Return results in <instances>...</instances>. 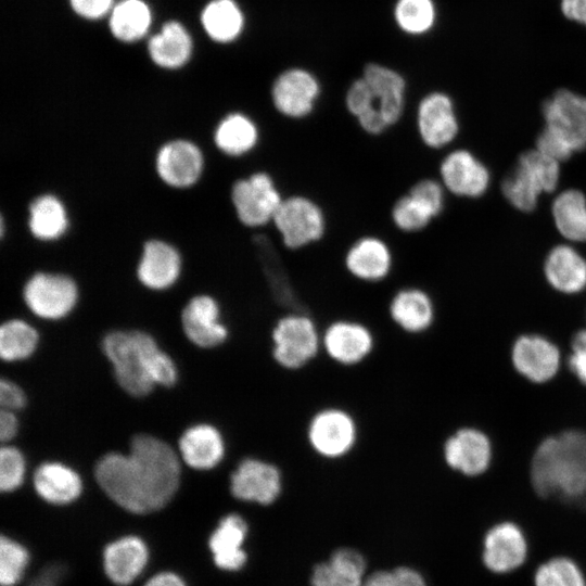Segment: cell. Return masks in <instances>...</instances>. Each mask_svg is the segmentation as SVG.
<instances>
[{"instance_id":"obj_2","label":"cell","mask_w":586,"mask_h":586,"mask_svg":"<svg viewBox=\"0 0 586 586\" xmlns=\"http://www.w3.org/2000/svg\"><path fill=\"white\" fill-rule=\"evenodd\" d=\"M530 482L543 500L586 505V430L569 426L544 436L531 457Z\"/></svg>"},{"instance_id":"obj_48","label":"cell","mask_w":586,"mask_h":586,"mask_svg":"<svg viewBox=\"0 0 586 586\" xmlns=\"http://www.w3.org/2000/svg\"><path fill=\"white\" fill-rule=\"evenodd\" d=\"M26 395L14 382L2 379L0 381V405L5 410H17L25 406Z\"/></svg>"},{"instance_id":"obj_43","label":"cell","mask_w":586,"mask_h":586,"mask_svg":"<svg viewBox=\"0 0 586 586\" xmlns=\"http://www.w3.org/2000/svg\"><path fill=\"white\" fill-rule=\"evenodd\" d=\"M564 356V371L579 385L586 387V327H579L571 335Z\"/></svg>"},{"instance_id":"obj_47","label":"cell","mask_w":586,"mask_h":586,"mask_svg":"<svg viewBox=\"0 0 586 586\" xmlns=\"http://www.w3.org/2000/svg\"><path fill=\"white\" fill-rule=\"evenodd\" d=\"M72 10L86 20H99L109 15L115 4L114 0H69Z\"/></svg>"},{"instance_id":"obj_9","label":"cell","mask_w":586,"mask_h":586,"mask_svg":"<svg viewBox=\"0 0 586 586\" xmlns=\"http://www.w3.org/2000/svg\"><path fill=\"white\" fill-rule=\"evenodd\" d=\"M495 455L493 437L476 424H460L446 433L440 443L443 466L464 479H479L487 474Z\"/></svg>"},{"instance_id":"obj_21","label":"cell","mask_w":586,"mask_h":586,"mask_svg":"<svg viewBox=\"0 0 586 586\" xmlns=\"http://www.w3.org/2000/svg\"><path fill=\"white\" fill-rule=\"evenodd\" d=\"M416 129L425 148L434 151L449 148L460 132L451 98L440 91L425 94L417 106Z\"/></svg>"},{"instance_id":"obj_19","label":"cell","mask_w":586,"mask_h":586,"mask_svg":"<svg viewBox=\"0 0 586 586\" xmlns=\"http://www.w3.org/2000/svg\"><path fill=\"white\" fill-rule=\"evenodd\" d=\"M23 298L29 310L47 320L67 316L78 300L76 282L67 275L36 272L26 281Z\"/></svg>"},{"instance_id":"obj_41","label":"cell","mask_w":586,"mask_h":586,"mask_svg":"<svg viewBox=\"0 0 586 586\" xmlns=\"http://www.w3.org/2000/svg\"><path fill=\"white\" fill-rule=\"evenodd\" d=\"M435 5L432 0H397L394 17L402 30L421 35L430 30L435 22Z\"/></svg>"},{"instance_id":"obj_20","label":"cell","mask_w":586,"mask_h":586,"mask_svg":"<svg viewBox=\"0 0 586 586\" xmlns=\"http://www.w3.org/2000/svg\"><path fill=\"white\" fill-rule=\"evenodd\" d=\"M342 264L354 280L365 284H379L392 275L395 255L391 244L382 235L364 233L347 245Z\"/></svg>"},{"instance_id":"obj_8","label":"cell","mask_w":586,"mask_h":586,"mask_svg":"<svg viewBox=\"0 0 586 586\" xmlns=\"http://www.w3.org/2000/svg\"><path fill=\"white\" fill-rule=\"evenodd\" d=\"M280 244L288 251H301L323 240L328 216L320 204L306 193L284 195L271 222Z\"/></svg>"},{"instance_id":"obj_33","label":"cell","mask_w":586,"mask_h":586,"mask_svg":"<svg viewBox=\"0 0 586 586\" xmlns=\"http://www.w3.org/2000/svg\"><path fill=\"white\" fill-rule=\"evenodd\" d=\"M557 232L568 243H586V194L577 188L558 192L550 204Z\"/></svg>"},{"instance_id":"obj_4","label":"cell","mask_w":586,"mask_h":586,"mask_svg":"<svg viewBox=\"0 0 586 586\" xmlns=\"http://www.w3.org/2000/svg\"><path fill=\"white\" fill-rule=\"evenodd\" d=\"M268 340L270 362L283 373H302L322 357V327L309 310L281 311Z\"/></svg>"},{"instance_id":"obj_29","label":"cell","mask_w":586,"mask_h":586,"mask_svg":"<svg viewBox=\"0 0 586 586\" xmlns=\"http://www.w3.org/2000/svg\"><path fill=\"white\" fill-rule=\"evenodd\" d=\"M149 559L145 543L138 536H124L110 543L103 552L106 576L118 586L131 584L143 571Z\"/></svg>"},{"instance_id":"obj_38","label":"cell","mask_w":586,"mask_h":586,"mask_svg":"<svg viewBox=\"0 0 586 586\" xmlns=\"http://www.w3.org/2000/svg\"><path fill=\"white\" fill-rule=\"evenodd\" d=\"M201 24L212 40L229 43L243 31L244 15L234 0H211L202 10Z\"/></svg>"},{"instance_id":"obj_36","label":"cell","mask_w":586,"mask_h":586,"mask_svg":"<svg viewBox=\"0 0 586 586\" xmlns=\"http://www.w3.org/2000/svg\"><path fill=\"white\" fill-rule=\"evenodd\" d=\"M365 560L352 548L333 552L329 562L315 566L313 586H362Z\"/></svg>"},{"instance_id":"obj_12","label":"cell","mask_w":586,"mask_h":586,"mask_svg":"<svg viewBox=\"0 0 586 586\" xmlns=\"http://www.w3.org/2000/svg\"><path fill=\"white\" fill-rule=\"evenodd\" d=\"M483 566L492 574L507 575L521 569L531 551L528 530L519 520L498 518L480 536Z\"/></svg>"},{"instance_id":"obj_17","label":"cell","mask_w":586,"mask_h":586,"mask_svg":"<svg viewBox=\"0 0 586 586\" xmlns=\"http://www.w3.org/2000/svg\"><path fill=\"white\" fill-rule=\"evenodd\" d=\"M543 129L574 154L586 151V97L559 89L542 105Z\"/></svg>"},{"instance_id":"obj_53","label":"cell","mask_w":586,"mask_h":586,"mask_svg":"<svg viewBox=\"0 0 586 586\" xmlns=\"http://www.w3.org/2000/svg\"><path fill=\"white\" fill-rule=\"evenodd\" d=\"M584 326L586 327V305L584 307Z\"/></svg>"},{"instance_id":"obj_6","label":"cell","mask_w":586,"mask_h":586,"mask_svg":"<svg viewBox=\"0 0 586 586\" xmlns=\"http://www.w3.org/2000/svg\"><path fill=\"white\" fill-rule=\"evenodd\" d=\"M102 348L124 391L139 397L153 390L149 364L158 346L150 334L139 330L113 331L104 336Z\"/></svg>"},{"instance_id":"obj_1","label":"cell","mask_w":586,"mask_h":586,"mask_svg":"<svg viewBox=\"0 0 586 586\" xmlns=\"http://www.w3.org/2000/svg\"><path fill=\"white\" fill-rule=\"evenodd\" d=\"M102 491L123 509L145 514L164 508L180 482L179 457L164 441L136 435L128 454L109 453L95 464Z\"/></svg>"},{"instance_id":"obj_31","label":"cell","mask_w":586,"mask_h":586,"mask_svg":"<svg viewBox=\"0 0 586 586\" xmlns=\"http://www.w3.org/2000/svg\"><path fill=\"white\" fill-rule=\"evenodd\" d=\"M213 140L216 148L226 156L243 157L253 153L259 145L260 129L249 115L231 112L218 122Z\"/></svg>"},{"instance_id":"obj_7","label":"cell","mask_w":586,"mask_h":586,"mask_svg":"<svg viewBox=\"0 0 586 586\" xmlns=\"http://www.w3.org/2000/svg\"><path fill=\"white\" fill-rule=\"evenodd\" d=\"M379 349V336L365 320L340 316L322 326V357L343 370L369 364Z\"/></svg>"},{"instance_id":"obj_23","label":"cell","mask_w":586,"mask_h":586,"mask_svg":"<svg viewBox=\"0 0 586 586\" xmlns=\"http://www.w3.org/2000/svg\"><path fill=\"white\" fill-rule=\"evenodd\" d=\"M542 271L548 288L560 296L574 298L586 292V257L572 243L551 246Z\"/></svg>"},{"instance_id":"obj_14","label":"cell","mask_w":586,"mask_h":586,"mask_svg":"<svg viewBox=\"0 0 586 586\" xmlns=\"http://www.w3.org/2000/svg\"><path fill=\"white\" fill-rule=\"evenodd\" d=\"M362 77L372 93L371 113L358 123V127L370 137H380L402 118L406 104V81L394 69L370 63Z\"/></svg>"},{"instance_id":"obj_40","label":"cell","mask_w":586,"mask_h":586,"mask_svg":"<svg viewBox=\"0 0 586 586\" xmlns=\"http://www.w3.org/2000/svg\"><path fill=\"white\" fill-rule=\"evenodd\" d=\"M38 333L34 327L21 319H11L0 328V356L5 361L28 358L37 348Z\"/></svg>"},{"instance_id":"obj_26","label":"cell","mask_w":586,"mask_h":586,"mask_svg":"<svg viewBox=\"0 0 586 586\" xmlns=\"http://www.w3.org/2000/svg\"><path fill=\"white\" fill-rule=\"evenodd\" d=\"M254 245L272 302L282 311L309 310L293 285L271 239L259 233L254 237Z\"/></svg>"},{"instance_id":"obj_28","label":"cell","mask_w":586,"mask_h":586,"mask_svg":"<svg viewBox=\"0 0 586 586\" xmlns=\"http://www.w3.org/2000/svg\"><path fill=\"white\" fill-rule=\"evenodd\" d=\"M182 460L196 470H211L226 457L227 444L222 433L213 424L200 423L187 429L178 442Z\"/></svg>"},{"instance_id":"obj_34","label":"cell","mask_w":586,"mask_h":586,"mask_svg":"<svg viewBox=\"0 0 586 586\" xmlns=\"http://www.w3.org/2000/svg\"><path fill=\"white\" fill-rule=\"evenodd\" d=\"M37 494L52 505H67L81 494L82 482L79 474L61 462L40 464L33 476Z\"/></svg>"},{"instance_id":"obj_22","label":"cell","mask_w":586,"mask_h":586,"mask_svg":"<svg viewBox=\"0 0 586 586\" xmlns=\"http://www.w3.org/2000/svg\"><path fill=\"white\" fill-rule=\"evenodd\" d=\"M320 95L317 78L306 69L291 68L281 73L272 84L270 97L275 110L288 119L309 116Z\"/></svg>"},{"instance_id":"obj_37","label":"cell","mask_w":586,"mask_h":586,"mask_svg":"<svg viewBox=\"0 0 586 586\" xmlns=\"http://www.w3.org/2000/svg\"><path fill=\"white\" fill-rule=\"evenodd\" d=\"M152 23V12L144 0H119L109 14V28L122 42L142 39Z\"/></svg>"},{"instance_id":"obj_18","label":"cell","mask_w":586,"mask_h":586,"mask_svg":"<svg viewBox=\"0 0 586 586\" xmlns=\"http://www.w3.org/2000/svg\"><path fill=\"white\" fill-rule=\"evenodd\" d=\"M437 171L447 193L460 199H480L492 184L488 166L466 148L447 151L438 163Z\"/></svg>"},{"instance_id":"obj_42","label":"cell","mask_w":586,"mask_h":586,"mask_svg":"<svg viewBox=\"0 0 586 586\" xmlns=\"http://www.w3.org/2000/svg\"><path fill=\"white\" fill-rule=\"evenodd\" d=\"M28 552L24 546L10 537L0 539V584L15 586L23 577L28 564Z\"/></svg>"},{"instance_id":"obj_13","label":"cell","mask_w":586,"mask_h":586,"mask_svg":"<svg viewBox=\"0 0 586 586\" xmlns=\"http://www.w3.org/2000/svg\"><path fill=\"white\" fill-rule=\"evenodd\" d=\"M283 198L276 178L265 169L238 178L230 189V202L235 217L250 229L271 225Z\"/></svg>"},{"instance_id":"obj_52","label":"cell","mask_w":586,"mask_h":586,"mask_svg":"<svg viewBox=\"0 0 586 586\" xmlns=\"http://www.w3.org/2000/svg\"><path fill=\"white\" fill-rule=\"evenodd\" d=\"M144 586H186V584L177 574L162 572L151 577Z\"/></svg>"},{"instance_id":"obj_25","label":"cell","mask_w":586,"mask_h":586,"mask_svg":"<svg viewBox=\"0 0 586 586\" xmlns=\"http://www.w3.org/2000/svg\"><path fill=\"white\" fill-rule=\"evenodd\" d=\"M181 323L187 337L202 348L220 346L229 337V328L221 321L220 306L207 294L193 296L187 303Z\"/></svg>"},{"instance_id":"obj_27","label":"cell","mask_w":586,"mask_h":586,"mask_svg":"<svg viewBox=\"0 0 586 586\" xmlns=\"http://www.w3.org/2000/svg\"><path fill=\"white\" fill-rule=\"evenodd\" d=\"M181 265V256L175 246L163 240H149L142 249L137 278L148 289L165 290L178 280Z\"/></svg>"},{"instance_id":"obj_35","label":"cell","mask_w":586,"mask_h":586,"mask_svg":"<svg viewBox=\"0 0 586 586\" xmlns=\"http://www.w3.org/2000/svg\"><path fill=\"white\" fill-rule=\"evenodd\" d=\"M69 220L63 202L53 194L35 198L28 207V228L40 241L60 239L68 229Z\"/></svg>"},{"instance_id":"obj_44","label":"cell","mask_w":586,"mask_h":586,"mask_svg":"<svg viewBox=\"0 0 586 586\" xmlns=\"http://www.w3.org/2000/svg\"><path fill=\"white\" fill-rule=\"evenodd\" d=\"M25 459L23 454L13 446H2L0 449V489L13 492L18 488L25 476Z\"/></svg>"},{"instance_id":"obj_11","label":"cell","mask_w":586,"mask_h":586,"mask_svg":"<svg viewBox=\"0 0 586 586\" xmlns=\"http://www.w3.org/2000/svg\"><path fill=\"white\" fill-rule=\"evenodd\" d=\"M288 476L282 464L270 457L241 458L229 475L230 495L242 502L270 507L285 493Z\"/></svg>"},{"instance_id":"obj_45","label":"cell","mask_w":586,"mask_h":586,"mask_svg":"<svg viewBox=\"0 0 586 586\" xmlns=\"http://www.w3.org/2000/svg\"><path fill=\"white\" fill-rule=\"evenodd\" d=\"M362 586H426V584L420 573L400 566L390 572L379 571L371 574L364 581Z\"/></svg>"},{"instance_id":"obj_46","label":"cell","mask_w":586,"mask_h":586,"mask_svg":"<svg viewBox=\"0 0 586 586\" xmlns=\"http://www.w3.org/2000/svg\"><path fill=\"white\" fill-rule=\"evenodd\" d=\"M149 373L154 384L171 386L177 381V369L173 359L160 347L152 354L149 364Z\"/></svg>"},{"instance_id":"obj_50","label":"cell","mask_w":586,"mask_h":586,"mask_svg":"<svg viewBox=\"0 0 586 586\" xmlns=\"http://www.w3.org/2000/svg\"><path fill=\"white\" fill-rule=\"evenodd\" d=\"M561 9L566 17L586 25V0H561Z\"/></svg>"},{"instance_id":"obj_39","label":"cell","mask_w":586,"mask_h":586,"mask_svg":"<svg viewBox=\"0 0 586 586\" xmlns=\"http://www.w3.org/2000/svg\"><path fill=\"white\" fill-rule=\"evenodd\" d=\"M532 583L533 586H586V575L573 558L555 555L536 566Z\"/></svg>"},{"instance_id":"obj_51","label":"cell","mask_w":586,"mask_h":586,"mask_svg":"<svg viewBox=\"0 0 586 586\" xmlns=\"http://www.w3.org/2000/svg\"><path fill=\"white\" fill-rule=\"evenodd\" d=\"M63 571L61 565L46 568L29 586H58Z\"/></svg>"},{"instance_id":"obj_24","label":"cell","mask_w":586,"mask_h":586,"mask_svg":"<svg viewBox=\"0 0 586 586\" xmlns=\"http://www.w3.org/2000/svg\"><path fill=\"white\" fill-rule=\"evenodd\" d=\"M155 167L164 183L177 189L189 188L203 173L204 155L192 141L176 139L160 148Z\"/></svg>"},{"instance_id":"obj_5","label":"cell","mask_w":586,"mask_h":586,"mask_svg":"<svg viewBox=\"0 0 586 586\" xmlns=\"http://www.w3.org/2000/svg\"><path fill=\"white\" fill-rule=\"evenodd\" d=\"M560 178L561 163L532 148L517 156L500 181V192L511 207L530 214L544 194L557 190Z\"/></svg>"},{"instance_id":"obj_30","label":"cell","mask_w":586,"mask_h":586,"mask_svg":"<svg viewBox=\"0 0 586 586\" xmlns=\"http://www.w3.org/2000/svg\"><path fill=\"white\" fill-rule=\"evenodd\" d=\"M249 527L238 513L222 517L208 539V547L215 564L226 571H235L243 566L246 553L242 549Z\"/></svg>"},{"instance_id":"obj_32","label":"cell","mask_w":586,"mask_h":586,"mask_svg":"<svg viewBox=\"0 0 586 586\" xmlns=\"http://www.w3.org/2000/svg\"><path fill=\"white\" fill-rule=\"evenodd\" d=\"M193 41L190 33L178 21L164 23L148 42L152 62L165 69H177L187 64L192 55Z\"/></svg>"},{"instance_id":"obj_16","label":"cell","mask_w":586,"mask_h":586,"mask_svg":"<svg viewBox=\"0 0 586 586\" xmlns=\"http://www.w3.org/2000/svg\"><path fill=\"white\" fill-rule=\"evenodd\" d=\"M434 296L425 289L407 284L396 289L386 303V316L402 334L416 340L430 336L441 319Z\"/></svg>"},{"instance_id":"obj_3","label":"cell","mask_w":586,"mask_h":586,"mask_svg":"<svg viewBox=\"0 0 586 586\" xmlns=\"http://www.w3.org/2000/svg\"><path fill=\"white\" fill-rule=\"evenodd\" d=\"M362 435V424L356 411L336 402L315 407L307 415L303 428L307 450L328 464H339L354 457Z\"/></svg>"},{"instance_id":"obj_15","label":"cell","mask_w":586,"mask_h":586,"mask_svg":"<svg viewBox=\"0 0 586 586\" xmlns=\"http://www.w3.org/2000/svg\"><path fill=\"white\" fill-rule=\"evenodd\" d=\"M447 192L438 178L422 177L413 181L391 204L390 220L400 233L424 231L446 207Z\"/></svg>"},{"instance_id":"obj_49","label":"cell","mask_w":586,"mask_h":586,"mask_svg":"<svg viewBox=\"0 0 586 586\" xmlns=\"http://www.w3.org/2000/svg\"><path fill=\"white\" fill-rule=\"evenodd\" d=\"M18 421L12 410L2 409L0 413V440L11 441L17 433Z\"/></svg>"},{"instance_id":"obj_10","label":"cell","mask_w":586,"mask_h":586,"mask_svg":"<svg viewBox=\"0 0 586 586\" xmlns=\"http://www.w3.org/2000/svg\"><path fill=\"white\" fill-rule=\"evenodd\" d=\"M564 349L550 335L523 331L514 336L509 360L515 374L533 385H546L557 380L564 369Z\"/></svg>"}]
</instances>
